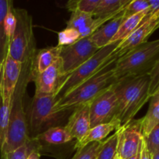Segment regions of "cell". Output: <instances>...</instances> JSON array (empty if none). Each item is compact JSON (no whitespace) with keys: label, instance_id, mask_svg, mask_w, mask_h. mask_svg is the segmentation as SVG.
Masks as SVG:
<instances>
[{"label":"cell","instance_id":"44dd1931","mask_svg":"<svg viewBox=\"0 0 159 159\" xmlns=\"http://www.w3.org/2000/svg\"><path fill=\"white\" fill-rule=\"evenodd\" d=\"M130 0H99L93 16L94 18L116 17Z\"/></svg>","mask_w":159,"mask_h":159},{"label":"cell","instance_id":"ffe728a7","mask_svg":"<svg viewBox=\"0 0 159 159\" xmlns=\"http://www.w3.org/2000/svg\"><path fill=\"white\" fill-rule=\"evenodd\" d=\"M147 113L141 118L143 137L150 133L151 130L159 124V89L150 97Z\"/></svg>","mask_w":159,"mask_h":159},{"label":"cell","instance_id":"d6a6232c","mask_svg":"<svg viewBox=\"0 0 159 159\" xmlns=\"http://www.w3.org/2000/svg\"><path fill=\"white\" fill-rule=\"evenodd\" d=\"M12 8L9 11V12L6 15V19H5V28H6V35H7L9 40L12 37V34H13L16 27V17L14 16L13 12H12Z\"/></svg>","mask_w":159,"mask_h":159},{"label":"cell","instance_id":"8d00e7d4","mask_svg":"<svg viewBox=\"0 0 159 159\" xmlns=\"http://www.w3.org/2000/svg\"><path fill=\"white\" fill-rule=\"evenodd\" d=\"M152 159H159V150L152 154Z\"/></svg>","mask_w":159,"mask_h":159},{"label":"cell","instance_id":"277c9868","mask_svg":"<svg viewBox=\"0 0 159 159\" xmlns=\"http://www.w3.org/2000/svg\"><path fill=\"white\" fill-rule=\"evenodd\" d=\"M111 61L97 74L75 88L56 101L55 108L58 111H69L82 104L90 102L104 89L115 82L114 67L116 61Z\"/></svg>","mask_w":159,"mask_h":159},{"label":"cell","instance_id":"2e32d148","mask_svg":"<svg viewBox=\"0 0 159 159\" xmlns=\"http://www.w3.org/2000/svg\"><path fill=\"white\" fill-rule=\"evenodd\" d=\"M123 10L115 18H113V20L102 25L94 34H93L90 37H89L91 41L99 49L110 44L112 39L116 35L120 26V25L122 24L124 20Z\"/></svg>","mask_w":159,"mask_h":159},{"label":"cell","instance_id":"4316f807","mask_svg":"<svg viewBox=\"0 0 159 159\" xmlns=\"http://www.w3.org/2000/svg\"><path fill=\"white\" fill-rule=\"evenodd\" d=\"M99 0H70L67 2L66 8L71 12H79L93 15Z\"/></svg>","mask_w":159,"mask_h":159},{"label":"cell","instance_id":"ba28073f","mask_svg":"<svg viewBox=\"0 0 159 159\" xmlns=\"http://www.w3.org/2000/svg\"><path fill=\"white\" fill-rule=\"evenodd\" d=\"M99 50L89 37L80 39L69 46L61 47L60 59L64 76L70 74L83 65Z\"/></svg>","mask_w":159,"mask_h":159},{"label":"cell","instance_id":"83f0119b","mask_svg":"<svg viewBox=\"0 0 159 159\" xmlns=\"http://www.w3.org/2000/svg\"><path fill=\"white\" fill-rule=\"evenodd\" d=\"M103 141L100 142H93L84 147L76 150V153L71 159H96L102 146Z\"/></svg>","mask_w":159,"mask_h":159},{"label":"cell","instance_id":"e575fe53","mask_svg":"<svg viewBox=\"0 0 159 159\" xmlns=\"http://www.w3.org/2000/svg\"><path fill=\"white\" fill-rule=\"evenodd\" d=\"M41 156V152L40 150H36L31 152L30 155L27 157L26 159H40Z\"/></svg>","mask_w":159,"mask_h":159},{"label":"cell","instance_id":"836d02e7","mask_svg":"<svg viewBox=\"0 0 159 159\" xmlns=\"http://www.w3.org/2000/svg\"><path fill=\"white\" fill-rule=\"evenodd\" d=\"M141 159H152V155L148 150L146 147L145 142L144 141V138L141 142Z\"/></svg>","mask_w":159,"mask_h":159},{"label":"cell","instance_id":"5b68a950","mask_svg":"<svg viewBox=\"0 0 159 159\" xmlns=\"http://www.w3.org/2000/svg\"><path fill=\"white\" fill-rule=\"evenodd\" d=\"M158 59L159 39L142 43L116 61L115 82L124 78L149 75Z\"/></svg>","mask_w":159,"mask_h":159},{"label":"cell","instance_id":"1f68e13d","mask_svg":"<svg viewBox=\"0 0 159 159\" xmlns=\"http://www.w3.org/2000/svg\"><path fill=\"white\" fill-rule=\"evenodd\" d=\"M149 79H150V84H149V95L150 97L159 89V59L156 65L153 68V69L149 73Z\"/></svg>","mask_w":159,"mask_h":159},{"label":"cell","instance_id":"7402d4cb","mask_svg":"<svg viewBox=\"0 0 159 159\" xmlns=\"http://www.w3.org/2000/svg\"><path fill=\"white\" fill-rule=\"evenodd\" d=\"M148 12V9L124 20L116 32V35L112 39L110 43L121 42L127 39L141 25V22L143 21Z\"/></svg>","mask_w":159,"mask_h":159},{"label":"cell","instance_id":"5bb4252c","mask_svg":"<svg viewBox=\"0 0 159 159\" xmlns=\"http://www.w3.org/2000/svg\"><path fill=\"white\" fill-rule=\"evenodd\" d=\"M90 102L82 104L73 109L65 127L76 142L80 141L91 129Z\"/></svg>","mask_w":159,"mask_h":159},{"label":"cell","instance_id":"ac0fdd59","mask_svg":"<svg viewBox=\"0 0 159 159\" xmlns=\"http://www.w3.org/2000/svg\"><path fill=\"white\" fill-rule=\"evenodd\" d=\"M35 138L41 144V145L47 144L53 146L68 144L74 140L65 126L51 127L36 137Z\"/></svg>","mask_w":159,"mask_h":159},{"label":"cell","instance_id":"6da1fadb","mask_svg":"<svg viewBox=\"0 0 159 159\" xmlns=\"http://www.w3.org/2000/svg\"><path fill=\"white\" fill-rule=\"evenodd\" d=\"M30 82H32V74L31 61H30L22 65L20 79L11 100L7 134L6 141L0 149V154L16 150L30 139L24 109V98L27 85Z\"/></svg>","mask_w":159,"mask_h":159},{"label":"cell","instance_id":"7a4b0ae2","mask_svg":"<svg viewBox=\"0 0 159 159\" xmlns=\"http://www.w3.org/2000/svg\"><path fill=\"white\" fill-rule=\"evenodd\" d=\"M148 75L127 77L113 83L116 99L115 118L121 127L134 119V116L150 99Z\"/></svg>","mask_w":159,"mask_h":159},{"label":"cell","instance_id":"d6986e66","mask_svg":"<svg viewBox=\"0 0 159 159\" xmlns=\"http://www.w3.org/2000/svg\"><path fill=\"white\" fill-rule=\"evenodd\" d=\"M12 7V1L0 0V71L8 54L9 43L5 28V19L9 11Z\"/></svg>","mask_w":159,"mask_h":159},{"label":"cell","instance_id":"484cf974","mask_svg":"<svg viewBox=\"0 0 159 159\" xmlns=\"http://www.w3.org/2000/svg\"><path fill=\"white\" fill-rule=\"evenodd\" d=\"M11 103H7L3 100L0 93V149L6 141L9 127V114Z\"/></svg>","mask_w":159,"mask_h":159},{"label":"cell","instance_id":"cb8c5ba5","mask_svg":"<svg viewBox=\"0 0 159 159\" xmlns=\"http://www.w3.org/2000/svg\"><path fill=\"white\" fill-rule=\"evenodd\" d=\"M42 150V145L36 138H30L23 145L12 152L1 154L0 159H26L31 152Z\"/></svg>","mask_w":159,"mask_h":159},{"label":"cell","instance_id":"52a82bcc","mask_svg":"<svg viewBox=\"0 0 159 159\" xmlns=\"http://www.w3.org/2000/svg\"><path fill=\"white\" fill-rule=\"evenodd\" d=\"M119 43L120 42L112 43L104 48H100L83 65L70 74L63 76L55 94L57 99L66 95L75 88L97 74L111 61L117 59L115 54V50Z\"/></svg>","mask_w":159,"mask_h":159},{"label":"cell","instance_id":"9c48e42d","mask_svg":"<svg viewBox=\"0 0 159 159\" xmlns=\"http://www.w3.org/2000/svg\"><path fill=\"white\" fill-rule=\"evenodd\" d=\"M113 83L90 102L91 128L110 122L115 118L116 99Z\"/></svg>","mask_w":159,"mask_h":159},{"label":"cell","instance_id":"8fae6325","mask_svg":"<svg viewBox=\"0 0 159 159\" xmlns=\"http://www.w3.org/2000/svg\"><path fill=\"white\" fill-rule=\"evenodd\" d=\"M159 28V18L151 17L141 24L123 41L120 42L115 50L117 59L133 51L142 43L148 41V37Z\"/></svg>","mask_w":159,"mask_h":159},{"label":"cell","instance_id":"e0dca14e","mask_svg":"<svg viewBox=\"0 0 159 159\" xmlns=\"http://www.w3.org/2000/svg\"><path fill=\"white\" fill-rule=\"evenodd\" d=\"M121 127L120 123L117 119L114 118L110 122L102 124L96 127H92L87 134L79 142L75 143L74 149L80 148L93 142H100L104 141L113 131H116Z\"/></svg>","mask_w":159,"mask_h":159},{"label":"cell","instance_id":"7c38bea8","mask_svg":"<svg viewBox=\"0 0 159 159\" xmlns=\"http://www.w3.org/2000/svg\"><path fill=\"white\" fill-rule=\"evenodd\" d=\"M63 76L61 62L59 58L54 65L37 75L33 79V82L35 84L34 96H55Z\"/></svg>","mask_w":159,"mask_h":159},{"label":"cell","instance_id":"f546056e","mask_svg":"<svg viewBox=\"0 0 159 159\" xmlns=\"http://www.w3.org/2000/svg\"><path fill=\"white\" fill-rule=\"evenodd\" d=\"M148 7L149 4L148 0H130L123 10L124 19L126 20L132 16L143 12L148 9Z\"/></svg>","mask_w":159,"mask_h":159},{"label":"cell","instance_id":"4fadbf2b","mask_svg":"<svg viewBox=\"0 0 159 159\" xmlns=\"http://www.w3.org/2000/svg\"><path fill=\"white\" fill-rule=\"evenodd\" d=\"M23 64L7 54L0 71V93L3 100L11 103L12 95L20 79Z\"/></svg>","mask_w":159,"mask_h":159},{"label":"cell","instance_id":"8992f818","mask_svg":"<svg viewBox=\"0 0 159 159\" xmlns=\"http://www.w3.org/2000/svg\"><path fill=\"white\" fill-rule=\"evenodd\" d=\"M16 27L9 43L8 54L23 64L33 59L37 52V43L33 30L32 16L22 8H12Z\"/></svg>","mask_w":159,"mask_h":159},{"label":"cell","instance_id":"3957f363","mask_svg":"<svg viewBox=\"0 0 159 159\" xmlns=\"http://www.w3.org/2000/svg\"><path fill=\"white\" fill-rule=\"evenodd\" d=\"M56 101L54 96H34L25 110L30 138H35L51 127L63 126L68 120L72 110L58 111L55 108Z\"/></svg>","mask_w":159,"mask_h":159},{"label":"cell","instance_id":"30bf717a","mask_svg":"<svg viewBox=\"0 0 159 159\" xmlns=\"http://www.w3.org/2000/svg\"><path fill=\"white\" fill-rule=\"evenodd\" d=\"M118 131L117 155L123 159H128L136 155L143 139L141 119L132 120L122 126Z\"/></svg>","mask_w":159,"mask_h":159},{"label":"cell","instance_id":"603a6c76","mask_svg":"<svg viewBox=\"0 0 159 159\" xmlns=\"http://www.w3.org/2000/svg\"><path fill=\"white\" fill-rule=\"evenodd\" d=\"M93 20L94 17L92 14L75 11L71 12L70 19L67 22V27L76 30L80 34L81 38H85L89 37V30Z\"/></svg>","mask_w":159,"mask_h":159},{"label":"cell","instance_id":"9a60e30c","mask_svg":"<svg viewBox=\"0 0 159 159\" xmlns=\"http://www.w3.org/2000/svg\"><path fill=\"white\" fill-rule=\"evenodd\" d=\"M61 47H48L37 50L31 60V74L33 79L54 65L60 58Z\"/></svg>","mask_w":159,"mask_h":159},{"label":"cell","instance_id":"74e56055","mask_svg":"<svg viewBox=\"0 0 159 159\" xmlns=\"http://www.w3.org/2000/svg\"><path fill=\"white\" fill-rule=\"evenodd\" d=\"M114 159H123L122 158H121L120 156L119 155H117V153H116V156H115V158H114Z\"/></svg>","mask_w":159,"mask_h":159},{"label":"cell","instance_id":"f1b7e54d","mask_svg":"<svg viewBox=\"0 0 159 159\" xmlns=\"http://www.w3.org/2000/svg\"><path fill=\"white\" fill-rule=\"evenodd\" d=\"M81 35L76 30L66 27L61 31L57 33V45L58 47L69 46L79 41Z\"/></svg>","mask_w":159,"mask_h":159},{"label":"cell","instance_id":"4dcf8cb0","mask_svg":"<svg viewBox=\"0 0 159 159\" xmlns=\"http://www.w3.org/2000/svg\"><path fill=\"white\" fill-rule=\"evenodd\" d=\"M143 138L148 150L152 155L158 152L159 150V124L151 130L148 134Z\"/></svg>","mask_w":159,"mask_h":159},{"label":"cell","instance_id":"d4e9b609","mask_svg":"<svg viewBox=\"0 0 159 159\" xmlns=\"http://www.w3.org/2000/svg\"><path fill=\"white\" fill-rule=\"evenodd\" d=\"M118 131L116 130L113 134L103 141L100 152L96 159H114L117 153Z\"/></svg>","mask_w":159,"mask_h":159},{"label":"cell","instance_id":"d590c367","mask_svg":"<svg viewBox=\"0 0 159 159\" xmlns=\"http://www.w3.org/2000/svg\"><path fill=\"white\" fill-rule=\"evenodd\" d=\"M141 142H142V141H141ZM141 148H139V150H138V152H137L136 155H134V156H132L131 158L128 159H141Z\"/></svg>","mask_w":159,"mask_h":159}]
</instances>
